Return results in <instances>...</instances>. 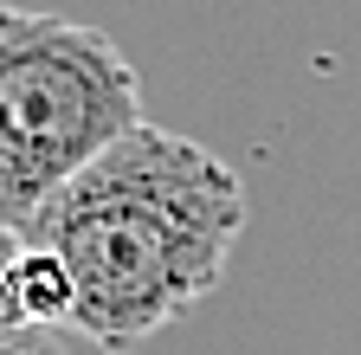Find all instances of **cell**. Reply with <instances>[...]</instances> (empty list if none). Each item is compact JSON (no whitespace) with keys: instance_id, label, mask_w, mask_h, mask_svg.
I'll return each mask as SVG.
<instances>
[{"instance_id":"6da1fadb","label":"cell","mask_w":361,"mask_h":355,"mask_svg":"<svg viewBox=\"0 0 361 355\" xmlns=\"http://www.w3.org/2000/svg\"><path fill=\"white\" fill-rule=\"evenodd\" d=\"M239 233V174L207 143L142 123L45 200L26 239L71 272V330L97 349H135L226 278Z\"/></svg>"},{"instance_id":"7a4b0ae2","label":"cell","mask_w":361,"mask_h":355,"mask_svg":"<svg viewBox=\"0 0 361 355\" xmlns=\"http://www.w3.org/2000/svg\"><path fill=\"white\" fill-rule=\"evenodd\" d=\"M142 123V78L104 26L0 7V233L26 239L45 200Z\"/></svg>"},{"instance_id":"3957f363","label":"cell","mask_w":361,"mask_h":355,"mask_svg":"<svg viewBox=\"0 0 361 355\" xmlns=\"http://www.w3.org/2000/svg\"><path fill=\"white\" fill-rule=\"evenodd\" d=\"M20 252H26L20 233H0V330L20 323V310H13V272H20Z\"/></svg>"},{"instance_id":"277c9868","label":"cell","mask_w":361,"mask_h":355,"mask_svg":"<svg viewBox=\"0 0 361 355\" xmlns=\"http://www.w3.org/2000/svg\"><path fill=\"white\" fill-rule=\"evenodd\" d=\"M0 355H65V342H59V330L13 323V330H0Z\"/></svg>"}]
</instances>
